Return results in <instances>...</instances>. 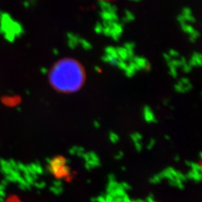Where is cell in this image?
I'll list each match as a JSON object with an SVG mask.
<instances>
[{
  "label": "cell",
  "instance_id": "3",
  "mask_svg": "<svg viewBox=\"0 0 202 202\" xmlns=\"http://www.w3.org/2000/svg\"><path fill=\"white\" fill-rule=\"evenodd\" d=\"M99 1H103V2H114L116 0H99Z\"/></svg>",
  "mask_w": 202,
  "mask_h": 202
},
{
  "label": "cell",
  "instance_id": "2",
  "mask_svg": "<svg viewBox=\"0 0 202 202\" xmlns=\"http://www.w3.org/2000/svg\"><path fill=\"white\" fill-rule=\"evenodd\" d=\"M4 202H22L17 195H11L10 197H8L5 200Z\"/></svg>",
  "mask_w": 202,
  "mask_h": 202
},
{
  "label": "cell",
  "instance_id": "1",
  "mask_svg": "<svg viewBox=\"0 0 202 202\" xmlns=\"http://www.w3.org/2000/svg\"><path fill=\"white\" fill-rule=\"evenodd\" d=\"M86 80L84 67L73 58H64L56 62L50 70L49 80L57 91L71 93L82 88Z\"/></svg>",
  "mask_w": 202,
  "mask_h": 202
}]
</instances>
